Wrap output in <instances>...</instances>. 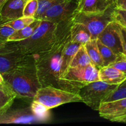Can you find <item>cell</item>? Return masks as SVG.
<instances>
[{"label": "cell", "instance_id": "obj_26", "mask_svg": "<svg viewBox=\"0 0 126 126\" xmlns=\"http://www.w3.org/2000/svg\"><path fill=\"white\" fill-rule=\"evenodd\" d=\"M38 8L35 18L39 19V17L53 5H55L63 0H38Z\"/></svg>", "mask_w": 126, "mask_h": 126}, {"label": "cell", "instance_id": "obj_5", "mask_svg": "<svg viewBox=\"0 0 126 126\" xmlns=\"http://www.w3.org/2000/svg\"><path fill=\"white\" fill-rule=\"evenodd\" d=\"M114 8L115 4H114L103 12L96 13L74 12L73 20L85 25L91 32L92 39H97L98 34L111 21H113Z\"/></svg>", "mask_w": 126, "mask_h": 126}, {"label": "cell", "instance_id": "obj_17", "mask_svg": "<svg viewBox=\"0 0 126 126\" xmlns=\"http://www.w3.org/2000/svg\"><path fill=\"white\" fill-rule=\"evenodd\" d=\"M91 39V32L85 25L73 22L70 28V39L71 41L85 45Z\"/></svg>", "mask_w": 126, "mask_h": 126}, {"label": "cell", "instance_id": "obj_31", "mask_svg": "<svg viewBox=\"0 0 126 126\" xmlns=\"http://www.w3.org/2000/svg\"><path fill=\"white\" fill-rule=\"evenodd\" d=\"M121 30L122 39H123V53L126 54V28L121 26Z\"/></svg>", "mask_w": 126, "mask_h": 126}, {"label": "cell", "instance_id": "obj_35", "mask_svg": "<svg viewBox=\"0 0 126 126\" xmlns=\"http://www.w3.org/2000/svg\"><path fill=\"white\" fill-rule=\"evenodd\" d=\"M4 24H5L4 22V21L2 20V18L0 17V26L2 25H4Z\"/></svg>", "mask_w": 126, "mask_h": 126}, {"label": "cell", "instance_id": "obj_3", "mask_svg": "<svg viewBox=\"0 0 126 126\" xmlns=\"http://www.w3.org/2000/svg\"><path fill=\"white\" fill-rule=\"evenodd\" d=\"M59 23L42 20L41 23L29 38L18 41L23 52L34 55L50 49L57 41Z\"/></svg>", "mask_w": 126, "mask_h": 126}, {"label": "cell", "instance_id": "obj_19", "mask_svg": "<svg viewBox=\"0 0 126 126\" xmlns=\"http://www.w3.org/2000/svg\"><path fill=\"white\" fill-rule=\"evenodd\" d=\"M85 47L91 58L92 65L98 70L103 67L104 65L97 44V39H91L85 44Z\"/></svg>", "mask_w": 126, "mask_h": 126}, {"label": "cell", "instance_id": "obj_23", "mask_svg": "<svg viewBox=\"0 0 126 126\" xmlns=\"http://www.w3.org/2000/svg\"><path fill=\"white\" fill-rule=\"evenodd\" d=\"M97 44L103 59L104 66H109L112 63L114 62L118 55L116 54L110 48L102 44L98 39H97Z\"/></svg>", "mask_w": 126, "mask_h": 126}, {"label": "cell", "instance_id": "obj_37", "mask_svg": "<svg viewBox=\"0 0 126 126\" xmlns=\"http://www.w3.org/2000/svg\"><path fill=\"white\" fill-rule=\"evenodd\" d=\"M2 6H0V10H1V7H2Z\"/></svg>", "mask_w": 126, "mask_h": 126}, {"label": "cell", "instance_id": "obj_1", "mask_svg": "<svg viewBox=\"0 0 126 126\" xmlns=\"http://www.w3.org/2000/svg\"><path fill=\"white\" fill-rule=\"evenodd\" d=\"M72 18L59 23V33L55 44L50 49L34 54L38 79L42 87L53 86L78 93L82 86L60 79V70L64 49L70 38Z\"/></svg>", "mask_w": 126, "mask_h": 126}, {"label": "cell", "instance_id": "obj_22", "mask_svg": "<svg viewBox=\"0 0 126 126\" xmlns=\"http://www.w3.org/2000/svg\"><path fill=\"white\" fill-rule=\"evenodd\" d=\"M30 106L33 114L41 121V123L48 121L50 117V109L42 103L33 100Z\"/></svg>", "mask_w": 126, "mask_h": 126}, {"label": "cell", "instance_id": "obj_24", "mask_svg": "<svg viewBox=\"0 0 126 126\" xmlns=\"http://www.w3.org/2000/svg\"><path fill=\"white\" fill-rule=\"evenodd\" d=\"M124 98H126V79L118 85L116 89L106 97L103 102H110Z\"/></svg>", "mask_w": 126, "mask_h": 126}, {"label": "cell", "instance_id": "obj_8", "mask_svg": "<svg viewBox=\"0 0 126 126\" xmlns=\"http://www.w3.org/2000/svg\"><path fill=\"white\" fill-rule=\"evenodd\" d=\"M78 0H63L48 9L39 19L59 23L72 18Z\"/></svg>", "mask_w": 126, "mask_h": 126}, {"label": "cell", "instance_id": "obj_32", "mask_svg": "<svg viewBox=\"0 0 126 126\" xmlns=\"http://www.w3.org/2000/svg\"><path fill=\"white\" fill-rule=\"evenodd\" d=\"M114 4L116 8L126 11V0H115Z\"/></svg>", "mask_w": 126, "mask_h": 126}, {"label": "cell", "instance_id": "obj_39", "mask_svg": "<svg viewBox=\"0 0 126 126\" xmlns=\"http://www.w3.org/2000/svg\"><path fill=\"white\" fill-rule=\"evenodd\" d=\"M26 1H28V0H26Z\"/></svg>", "mask_w": 126, "mask_h": 126}, {"label": "cell", "instance_id": "obj_25", "mask_svg": "<svg viewBox=\"0 0 126 126\" xmlns=\"http://www.w3.org/2000/svg\"><path fill=\"white\" fill-rule=\"evenodd\" d=\"M35 20L36 18L34 17H24L23 16V17L14 20L6 23V24L11 26V27H12L16 30H18L22 29V28L30 25Z\"/></svg>", "mask_w": 126, "mask_h": 126}, {"label": "cell", "instance_id": "obj_14", "mask_svg": "<svg viewBox=\"0 0 126 126\" xmlns=\"http://www.w3.org/2000/svg\"><path fill=\"white\" fill-rule=\"evenodd\" d=\"M114 4L113 0H79L75 12H103Z\"/></svg>", "mask_w": 126, "mask_h": 126}, {"label": "cell", "instance_id": "obj_21", "mask_svg": "<svg viewBox=\"0 0 126 126\" xmlns=\"http://www.w3.org/2000/svg\"><path fill=\"white\" fill-rule=\"evenodd\" d=\"M92 63L85 45H82L74 56L70 67H81Z\"/></svg>", "mask_w": 126, "mask_h": 126}, {"label": "cell", "instance_id": "obj_20", "mask_svg": "<svg viewBox=\"0 0 126 126\" xmlns=\"http://www.w3.org/2000/svg\"><path fill=\"white\" fill-rule=\"evenodd\" d=\"M16 95L7 87L0 88V115L11 108Z\"/></svg>", "mask_w": 126, "mask_h": 126}, {"label": "cell", "instance_id": "obj_40", "mask_svg": "<svg viewBox=\"0 0 126 126\" xmlns=\"http://www.w3.org/2000/svg\"><path fill=\"white\" fill-rule=\"evenodd\" d=\"M78 1H79V0H78Z\"/></svg>", "mask_w": 126, "mask_h": 126}, {"label": "cell", "instance_id": "obj_4", "mask_svg": "<svg viewBox=\"0 0 126 126\" xmlns=\"http://www.w3.org/2000/svg\"><path fill=\"white\" fill-rule=\"evenodd\" d=\"M33 100L52 109L66 103L82 102V98L78 93L49 86L41 87Z\"/></svg>", "mask_w": 126, "mask_h": 126}, {"label": "cell", "instance_id": "obj_38", "mask_svg": "<svg viewBox=\"0 0 126 126\" xmlns=\"http://www.w3.org/2000/svg\"><path fill=\"white\" fill-rule=\"evenodd\" d=\"M113 1H115V0H113Z\"/></svg>", "mask_w": 126, "mask_h": 126}, {"label": "cell", "instance_id": "obj_28", "mask_svg": "<svg viewBox=\"0 0 126 126\" xmlns=\"http://www.w3.org/2000/svg\"><path fill=\"white\" fill-rule=\"evenodd\" d=\"M109 66L116 68L126 75V54L123 52L118 54L114 62Z\"/></svg>", "mask_w": 126, "mask_h": 126}, {"label": "cell", "instance_id": "obj_36", "mask_svg": "<svg viewBox=\"0 0 126 126\" xmlns=\"http://www.w3.org/2000/svg\"><path fill=\"white\" fill-rule=\"evenodd\" d=\"M6 86V85L5 84H0V88H2V87H4Z\"/></svg>", "mask_w": 126, "mask_h": 126}, {"label": "cell", "instance_id": "obj_18", "mask_svg": "<svg viewBox=\"0 0 126 126\" xmlns=\"http://www.w3.org/2000/svg\"><path fill=\"white\" fill-rule=\"evenodd\" d=\"M41 19H36L27 27L22 29L16 30L9 38L8 41H20L29 38L41 23Z\"/></svg>", "mask_w": 126, "mask_h": 126}, {"label": "cell", "instance_id": "obj_6", "mask_svg": "<svg viewBox=\"0 0 126 126\" xmlns=\"http://www.w3.org/2000/svg\"><path fill=\"white\" fill-rule=\"evenodd\" d=\"M117 86L118 85L109 84L99 80L82 86L78 94L82 98V102L91 109L98 111L105 98L113 92Z\"/></svg>", "mask_w": 126, "mask_h": 126}, {"label": "cell", "instance_id": "obj_34", "mask_svg": "<svg viewBox=\"0 0 126 126\" xmlns=\"http://www.w3.org/2000/svg\"><path fill=\"white\" fill-rule=\"evenodd\" d=\"M7 0H0V6H2L3 5L5 2L7 1Z\"/></svg>", "mask_w": 126, "mask_h": 126}, {"label": "cell", "instance_id": "obj_12", "mask_svg": "<svg viewBox=\"0 0 126 126\" xmlns=\"http://www.w3.org/2000/svg\"><path fill=\"white\" fill-rule=\"evenodd\" d=\"M41 121L33 114L31 106L26 108L11 110L0 115V124H36Z\"/></svg>", "mask_w": 126, "mask_h": 126}, {"label": "cell", "instance_id": "obj_16", "mask_svg": "<svg viewBox=\"0 0 126 126\" xmlns=\"http://www.w3.org/2000/svg\"><path fill=\"white\" fill-rule=\"evenodd\" d=\"M82 45V44L71 41L70 38L68 41L62 54L60 70V79L65 73L68 69L70 68V63H71L74 56Z\"/></svg>", "mask_w": 126, "mask_h": 126}, {"label": "cell", "instance_id": "obj_9", "mask_svg": "<svg viewBox=\"0 0 126 126\" xmlns=\"http://www.w3.org/2000/svg\"><path fill=\"white\" fill-rule=\"evenodd\" d=\"M98 71L99 70L92 63L81 67H70L60 79L84 86L99 81Z\"/></svg>", "mask_w": 126, "mask_h": 126}, {"label": "cell", "instance_id": "obj_15", "mask_svg": "<svg viewBox=\"0 0 126 126\" xmlns=\"http://www.w3.org/2000/svg\"><path fill=\"white\" fill-rule=\"evenodd\" d=\"M100 81L109 84L119 85L126 79V75L111 66H103L98 71Z\"/></svg>", "mask_w": 126, "mask_h": 126}, {"label": "cell", "instance_id": "obj_2", "mask_svg": "<svg viewBox=\"0 0 126 126\" xmlns=\"http://www.w3.org/2000/svg\"><path fill=\"white\" fill-rule=\"evenodd\" d=\"M2 75L5 85L17 98L33 99L42 87L33 55H28L27 60L18 67Z\"/></svg>", "mask_w": 126, "mask_h": 126}, {"label": "cell", "instance_id": "obj_10", "mask_svg": "<svg viewBox=\"0 0 126 126\" xmlns=\"http://www.w3.org/2000/svg\"><path fill=\"white\" fill-rule=\"evenodd\" d=\"M97 39L117 55L123 52L121 26L115 21H111L104 28L97 36Z\"/></svg>", "mask_w": 126, "mask_h": 126}, {"label": "cell", "instance_id": "obj_29", "mask_svg": "<svg viewBox=\"0 0 126 126\" xmlns=\"http://www.w3.org/2000/svg\"><path fill=\"white\" fill-rule=\"evenodd\" d=\"M16 30L7 24L0 26V44L8 41V39L15 32Z\"/></svg>", "mask_w": 126, "mask_h": 126}, {"label": "cell", "instance_id": "obj_41", "mask_svg": "<svg viewBox=\"0 0 126 126\" xmlns=\"http://www.w3.org/2000/svg\"></svg>", "mask_w": 126, "mask_h": 126}, {"label": "cell", "instance_id": "obj_11", "mask_svg": "<svg viewBox=\"0 0 126 126\" xmlns=\"http://www.w3.org/2000/svg\"><path fill=\"white\" fill-rule=\"evenodd\" d=\"M100 116L112 122L126 123V98L103 102L98 110Z\"/></svg>", "mask_w": 126, "mask_h": 126}, {"label": "cell", "instance_id": "obj_33", "mask_svg": "<svg viewBox=\"0 0 126 126\" xmlns=\"http://www.w3.org/2000/svg\"><path fill=\"white\" fill-rule=\"evenodd\" d=\"M0 84H5L4 80L3 77H2V75L1 73H0Z\"/></svg>", "mask_w": 126, "mask_h": 126}, {"label": "cell", "instance_id": "obj_7", "mask_svg": "<svg viewBox=\"0 0 126 126\" xmlns=\"http://www.w3.org/2000/svg\"><path fill=\"white\" fill-rule=\"evenodd\" d=\"M28 55L25 54L18 41L0 44V73L9 72L23 63Z\"/></svg>", "mask_w": 126, "mask_h": 126}, {"label": "cell", "instance_id": "obj_30", "mask_svg": "<svg viewBox=\"0 0 126 126\" xmlns=\"http://www.w3.org/2000/svg\"><path fill=\"white\" fill-rule=\"evenodd\" d=\"M113 20L122 27L126 28V11L115 7L113 12Z\"/></svg>", "mask_w": 126, "mask_h": 126}, {"label": "cell", "instance_id": "obj_27", "mask_svg": "<svg viewBox=\"0 0 126 126\" xmlns=\"http://www.w3.org/2000/svg\"><path fill=\"white\" fill-rule=\"evenodd\" d=\"M38 8V0H28L23 9V16L35 18Z\"/></svg>", "mask_w": 126, "mask_h": 126}, {"label": "cell", "instance_id": "obj_13", "mask_svg": "<svg viewBox=\"0 0 126 126\" xmlns=\"http://www.w3.org/2000/svg\"><path fill=\"white\" fill-rule=\"evenodd\" d=\"M26 0H7L0 10V17L5 24L23 17Z\"/></svg>", "mask_w": 126, "mask_h": 126}]
</instances>
